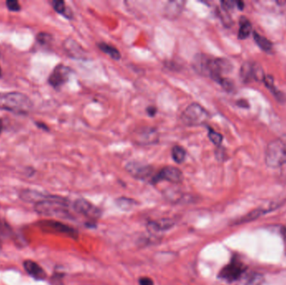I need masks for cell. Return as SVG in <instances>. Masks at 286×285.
<instances>
[{
    "label": "cell",
    "instance_id": "obj_1",
    "mask_svg": "<svg viewBox=\"0 0 286 285\" xmlns=\"http://www.w3.org/2000/svg\"><path fill=\"white\" fill-rule=\"evenodd\" d=\"M194 68L198 73L209 76L216 82L220 83L223 74L230 72L233 65L230 61L223 58H214L205 54H198L194 59Z\"/></svg>",
    "mask_w": 286,
    "mask_h": 285
},
{
    "label": "cell",
    "instance_id": "obj_2",
    "mask_svg": "<svg viewBox=\"0 0 286 285\" xmlns=\"http://www.w3.org/2000/svg\"><path fill=\"white\" fill-rule=\"evenodd\" d=\"M32 106L30 98L22 93L0 94V109L3 110L26 115L31 110Z\"/></svg>",
    "mask_w": 286,
    "mask_h": 285
},
{
    "label": "cell",
    "instance_id": "obj_3",
    "mask_svg": "<svg viewBox=\"0 0 286 285\" xmlns=\"http://www.w3.org/2000/svg\"><path fill=\"white\" fill-rule=\"evenodd\" d=\"M266 162L270 168H280L286 165V134L268 144Z\"/></svg>",
    "mask_w": 286,
    "mask_h": 285
},
{
    "label": "cell",
    "instance_id": "obj_4",
    "mask_svg": "<svg viewBox=\"0 0 286 285\" xmlns=\"http://www.w3.org/2000/svg\"><path fill=\"white\" fill-rule=\"evenodd\" d=\"M38 213L49 217L66 218L69 216L65 201L60 198H46L35 205Z\"/></svg>",
    "mask_w": 286,
    "mask_h": 285
},
{
    "label": "cell",
    "instance_id": "obj_5",
    "mask_svg": "<svg viewBox=\"0 0 286 285\" xmlns=\"http://www.w3.org/2000/svg\"><path fill=\"white\" fill-rule=\"evenodd\" d=\"M209 114L204 107L198 103H192L182 111L181 121L185 126L198 127L205 124Z\"/></svg>",
    "mask_w": 286,
    "mask_h": 285
},
{
    "label": "cell",
    "instance_id": "obj_6",
    "mask_svg": "<svg viewBox=\"0 0 286 285\" xmlns=\"http://www.w3.org/2000/svg\"><path fill=\"white\" fill-rule=\"evenodd\" d=\"M247 267L239 258L233 257L230 262L221 269L220 278L228 282H233L243 275Z\"/></svg>",
    "mask_w": 286,
    "mask_h": 285
},
{
    "label": "cell",
    "instance_id": "obj_7",
    "mask_svg": "<svg viewBox=\"0 0 286 285\" xmlns=\"http://www.w3.org/2000/svg\"><path fill=\"white\" fill-rule=\"evenodd\" d=\"M134 142L140 146L153 145L158 142L159 133L157 129L153 127H141L136 129L132 134Z\"/></svg>",
    "mask_w": 286,
    "mask_h": 285
},
{
    "label": "cell",
    "instance_id": "obj_8",
    "mask_svg": "<svg viewBox=\"0 0 286 285\" xmlns=\"http://www.w3.org/2000/svg\"><path fill=\"white\" fill-rule=\"evenodd\" d=\"M39 228L44 232L56 233V234L66 235L68 237L73 238V239L77 238V230L69 226L65 225L64 223L58 222V221H41V222H39Z\"/></svg>",
    "mask_w": 286,
    "mask_h": 285
},
{
    "label": "cell",
    "instance_id": "obj_9",
    "mask_svg": "<svg viewBox=\"0 0 286 285\" xmlns=\"http://www.w3.org/2000/svg\"><path fill=\"white\" fill-rule=\"evenodd\" d=\"M240 77L245 83L251 81H264L266 77L263 69L257 63L245 62L240 69Z\"/></svg>",
    "mask_w": 286,
    "mask_h": 285
},
{
    "label": "cell",
    "instance_id": "obj_10",
    "mask_svg": "<svg viewBox=\"0 0 286 285\" xmlns=\"http://www.w3.org/2000/svg\"><path fill=\"white\" fill-rule=\"evenodd\" d=\"M183 180L182 171L175 167H166L155 175L152 179L153 183H157L161 181H168L173 183H180Z\"/></svg>",
    "mask_w": 286,
    "mask_h": 285
},
{
    "label": "cell",
    "instance_id": "obj_11",
    "mask_svg": "<svg viewBox=\"0 0 286 285\" xmlns=\"http://www.w3.org/2000/svg\"><path fill=\"white\" fill-rule=\"evenodd\" d=\"M127 173L132 175L136 179H146L153 174V169L151 165L138 162V161H131L125 167Z\"/></svg>",
    "mask_w": 286,
    "mask_h": 285
},
{
    "label": "cell",
    "instance_id": "obj_12",
    "mask_svg": "<svg viewBox=\"0 0 286 285\" xmlns=\"http://www.w3.org/2000/svg\"><path fill=\"white\" fill-rule=\"evenodd\" d=\"M70 69L69 67L60 64L55 68L51 76L49 77V83L54 88H60L69 80Z\"/></svg>",
    "mask_w": 286,
    "mask_h": 285
},
{
    "label": "cell",
    "instance_id": "obj_13",
    "mask_svg": "<svg viewBox=\"0 0 286 285\" xmlns=\"http://www.w3.org/2000/svg\"><path fill=\"white\" fill-rule=\"evenodd\" d=\"M74 208L77 212L82 214L84 216L90 218V219H99L102 215V211L96 207L89 201L80 198L76 201L74 204Z\"/></svg>",
    "mask_w": 286,
    "mask_h": 285
},
{
    "label": "cell",
    "instance_id": "obj_14",
    "mask_svg": "<svg viewBox=\"0 0 286 285\" xmlns=\"http://www.w3.org/2000/svg\"><path fill=\"white\" fill-rule=\"evenodd\" d=\"M23 267H25L26 272L35 279L44 280L46 278V274H45L44 269H42L41 267L32 260L25 261Z\"/></svg>",
    "mask_w": 286,
    "mask_h": 285
},
{
    "label": "cell",
    "instance_id": "obj_15",
    "mask_svg": "<svg viewBox=\"0 0 286 285\" xmlns=\"http://www.w3.org/2000/svg\"><path fill=\"white\" fill-rule=\"evenodd\" d=\"M175 224V221L173 219H162L149 222L148 223V228L150 232H161L171 229Z\"/></svg>",
    "mask_w": 286,
    "mask_h": 285
},
{
    "label": "cell",
    "instance_id": "obj_16",
    "mask_svg": "<svg viewBox=\"0 0 286 285\" xmlns=\"http://www.w3.org/2000/svg\"><path fill=\"white\" fill-rule=\"evenodd\" d=\"M184 4L185 3L182 2V1H173V2L168 3V5L165 6L164 14L166 15V18H178V15H180L182 9L184 8Z\"/></svg>",
    "mask_w": 286,
    "mask_h": 285
},
{
    "label": "cell",
    "instance_id": "obj_17",
    "mask_svg": "<svg viewBox=\"0 0 286 285\" xmlns=\"http://www.w3.org/2000/svg\"><path fill=\"white\" fill-rule=\"evenodd\" d=\"M65 50L69 55H72V57L75 58H83L84 51L81 48V45H79L77 42L74 41L73 39H67L65 42Z\"/></svg>",
    "mask_w": 286,
    "mask_h": 285
},
{
    "label": "cell",
    "instance_id": "obj_18",
    "mask_svg": "<svg viewBox=\"0 0 286 285\" xmlns=\"http://www.w3.org/2000/svg\"><path fill=\"white\" fill-rule=\"evenodd\" d=\"M97 47L102 52H104L106 55H108L113 60H119L122 58L120 51H118L117 49L115 48L114 46L111 45V44H106L105 42H100V43L97 44Z\"/></svg>",
    "mask_w": 286,
    "mask_h": 285
},
{
    "label": "cell",
    "instance_id": "obj_19",
    "mask_svg": "<svg viewBox=\"0 0 286 285\" xmlns=\"http://www.w3.org/2000/svg\"><path fill=\"white\" fill-rule=\"evenodd\" d=\"M252 32V25L248 18H242L240 20V27L239 30V39H247Z\"/></svg>",
    "mask_w": 286,
    "mask_h": 285
},
{
    "label": "cell",
    "instance_id": "obj_20",
    "mask_svg": "<svg viewBox=\"0 0 286 285\" xmlns=\"http://www.w3.org/2000/svg\"><path fill=\"white\" fill-rule=\"evenodd\" d=\"M52 5L55 10H56L59 14H63L64 16L66 17L67 18H72L73 14H72V10L68 9L65 3L61 0H55L52 2Z\"/></svg>",
    "mask_w": 286,
    "mask_h": 285
},
{
    "label": "cell",
    "instance_id": "obj_21",
    "mask_svg": "<svg viewBox=\"0 0 286 285\" xmlns=\"http://www.w3.org/2000/svg\"><path fill=\"white\" fill-rule=\"evenodd\" d=\"M186 156H187V152L183 147L181 146H174L173 147L172 156L177 163L180 164L183 162L186 158Z\"/></svg>",
    "mask_w": 286,
    "mask_h": 285
},
{
    "label": "cell",
    "instance_id": "obj_22",
    "mask_svg": "<svg viewBox=\"0 0 286 285\" xmlns=\"http://www.w3.org/2000/svg\"><path fill=\"white\" fill-rule=\"evenodd\" d=\"M254 39L256 44L259 46V48L262 49L263 51L269 52L272 50V43L269 39H266V37L261 36L258 33L254 32Z\"/></svg>",
    "mask_w": 286,
    "mask_h": 285
},
{
    "label": "cell",
    "instance_id": "obj_23",
    "mask_svg": "<svg viewBox=\"0 0 286 285\" xmlns=\"http://www.w3.org/2000/svg\"><path fill=\"white\" fill-rule=\"evenodd\" d=\"M116 204L122 209L130 210L136 206V202L131 198H121L116 200Z\"/></svg>",
    "mask_w": 286,
    "mask_h": 285
},
{
    "label": "cell",
    "instance_id": "obj_24",
    "mask_svg": "<svg viewBox=\"0 0 286 285\" xmlns=\"http://www.w3.org/2000/svg\"><path fill=\"white\" fill-rule=\"evenodd\" d=\"M208 138H209V140H211L215 146L219 147V146L221 145L222 140H223V136H222L221 134L217 132V131H215L213 129L208 127Z\"/></svg>",
    "mask_w": 286,
    "mask_h": 285
},
{
    "label": "cell",
    "instance_id": "obj_25",
    "mask_svg": "<svg viewBox=\"0 0 286 285\" xmlns=\"http://www.w3.org/2000/svg\"><path fill=\"white\" fill-rule=\"evenodd\" d=\"M219 84L221 85L224 90H227V91H231L234 88L233 81L229 80V79L223 78Z\"/></svg>",
    "mask_w": 286,
    "mask_h": 285
},
{
    "label": "cell",
    "instance_id": "obj_26",
    "mask_svg": "<svg viewBox=\"0 0 286 285\" xmlns=\"http://www.w3.org/2000/svg\"><path fill=\"white\" fill-rule=\"evenodd\" d=\"M10 233V230L9 229V227L2 219H0V239L7 237Z\"/></svg>",
    "mask_w": 286,
    "mask_h": 285
},
{
    "label": "cell",
    "instance_id": "obj_27",
    "mask_svg": "<svg viewBox=\"0 0 286 285\" xmlns=\"http://www.w3.org/2000/svg\"><path fill=\"white\" fill-rule=\"evenodd\" d=\"M52 40V36L47 33H40L38 35V41L41 44H48Z\"/></svg>",
    "mask_w": 286,
    "mask_h": 285
},
{
    "label": "cell",
    "instance_id": "obj_28",
    "mask_svg": "<svg viewBox=\"0 0 286 285\" xmlns=\"http://www.w3.org/2000/svg\"><path fill=\"white\" fill-rule=\"evenodd\" d=\"M6 5L10 11L16 12L20 10V5L19 2H17L15 0H9L6 2Z\"/></svg>",
    "mask_w": 286,
    "mask_h": 285
},
{
    "label": "cell",
    "instance_id": "obj_29",
    "mask_svg": "<svg viewBox=\"0 0 286 285\" xmlns=\"http://www.w3.org/2000/svg\"><path fill=\"white\" fill-rule=\"evenodd\" d=\"M236 5L235 2L231 1V0H225V1H222V7L225 11H228L229 9H232L234 8V5Z\"/></svg>",
    "mask_w": 286,
    "mask_h": 285
},
{
    "label": "cell",
    "instance_id": "obj_30",
    "mask_svg": "<svg viewBox=\"0 0 286 285\" xmlns=\"http://www.w3.org/2000/svg\"><path fill=\"white\" fill-rule=\"evenodd\" d=\"M139 284L140 285H154L153 279L148 277H141L139 279Z\"/></svg>",
    "mask_w": 286,
    "mask_h": 285
},
{
    "label": "cell",
    "instance_id": "obj_31",
    "mask_svg": "<svg viewBox=\"0 0 286 285\" xmlns=\"http://www.w3.org/2000/svg\"><path fill=\"white\" fill-rule=\"evenodd\" d=\"M147 110H148V115H151V116H154L157 114V108L153 107V106H149Z\"/></svg>",
    "mask_w": 286,
    "mask_h": 285
},
{
    "label": "cell",
    "instance_id": "obj_32",
    "mask_svg": "<svg viewBox=\"0 0 286 285\" xmlns=\"http://www.w3.org/2000/svg\"><path fill=\"white\" fill-rule=\"evenodd\" d=\"M282 237H283V239H284V245H285V249H286V228H283L282 229Z\"/></svg>",
    "mask_w": 286,
    "mask_h": 285
},
{
    "label": "cell",
    "instance_id": "obj_33",
    "mask_svg": "<svg viewBox=\"0 0 286 285\" xmlns=\"http://www.w3.org/2000/svg\"><path fill=\"white\" fill-rule=\"evenodd\" d=\"M236 5L238 6L239 9H243L244 7H245V5H244V3L241 2V1H238V2H236Z\"/></svg>",
    "mask_w": 286,
    "mask_h": 285
},
{
    "label": "cell",
    "instance_id": "obj_34",
    "mask_svg": "<svg viewBox=\"0 0 286 285\" xmlns=\"http://www.w3.org/2000/svg\"><path fill=\"white\" fill-rule=\"evenodd\" d=\"M1 129H2V123L0 122V132H1Z\"/></svg>",
    "mask_w": 286,
    "mask_h": 285
},
{
    "label": "cell",
    "instance_id": "obj_35",
    "mask_svg": "<svg viewBox=\"0 0 286 285\" xmlns=\"http://www.w3.org/2000/svg\"><path fill=\"white\" fill-rule=\"evenodd\" d=\"M0 75H1V70H0Z\"/></svg>",
    "mask_w": 286,
    "mask_h": 285
}]
</instances>
